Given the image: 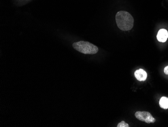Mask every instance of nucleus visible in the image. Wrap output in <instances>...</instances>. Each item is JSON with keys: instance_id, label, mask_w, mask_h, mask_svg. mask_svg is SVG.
<instances>
[{"instance_id": "6e6552de", "label": "nucleus", "mask_w": 168, "mask_h": 127, "mask_svg": "<svg viewBox=\"0 0 168 127\" xmlns=\"http://www.w3.org/2000/svg\"><path fill=\"white\" fill-rule=\"evenodd\" d=\"M164 73H165L167 75H168V65L165 67L164 70Z\"/></svg>"}, {"instance_id": "20e7f679", "label": "nucleus", "mask_w": 168, "mask_h": 127, "mask_svg": "<svg viewBox=\"0 0 168 127\" xmlns=\"http://www.w3.org/2000/svg\"><path fill=\"white\" fill-rule=\"evenodd\" d=\"M134 76L139 81H144L147 78V73L142 69H139L135 71Z\"/></svg>"}, {"instance_id": "f257e3e1", "label": "nucleus", "mask_w": 168, "mask_h": 127, "mask_svg": "<svg viewBox=\"0 0 168 127\" xmlns=\"http://www.w3.org/2000/svg\"><path fill=\"white\" fill-rule=\"evenodd\" d=\"M115 19L117 26L121 31H128L133 28L134 19L128 12L124 11L118 12L116 14Z\"/></svg>"}, {"instance_id": "f03ea898", "label": "nucleus", "mask_w": 168, "mask_h": 127, "mask_svg": "<svg viewBox=\"0 0 168 127\" xmlns=\"http://www.w3.org/2000/svg\"><path fill=\"white\" fill-rule=\"evenodd\" d=\"M73 48L77 51L85 54H95L98 52V48L88 42L79 41L73 44Z\"/></svg>"}, {"instance_id": "7ed1b4c3", "label": "nucleus", "mask_w": 168, "mask_h": 127, "mask_svg": "<svg viewBox=\"0 0 168 127\" xmlns=\"http://www.w3.org/2000/svg\"><path fill=\"white\" fill-rule=\"evenodd\" d=\"M135 117L139 121L147 124L154 123L156 121V119L148 111H137L135 113Z\"/></svg>"}, {"instance_id": "39448f33", "label": "nucleus", "mask_w": 168, "mask_h": 127, "mask_svg": "<svg viewBox=\"0 0 168 127\" xmlns=\"http://www.w3.org/2000/svg\"><path fill=\"white\" fill-rule=\"evenodd\" d=\"M157 38L158 41L160 42H166L168 38V32L166 29H161L158 31V34L157 35Z\"/></svg>"}, {"instance_id": "0eeeda50", "label": "nucleus", "mask_w": 168, "mask_h": 127, "mask_svg": "<svg viewBox=\"0 0 168 127\" xmlns=\"http://www.w3.org/2000/svg\"><path fill=\"white\" fill-rule=\"evenodd\" d=\"M129 125L125 123L124 121H121L120 123H119L117 125V127H129Z\"/></svg>"}, {"instance_id": "423d86ee", "label": "nucleus", "mask_w": 168, "mask_h": 127, "mask_svg": "<svg viewBox=\"0 0 168 127\" xmlns=\"http://www.w3.org/2000/svg\"><path fill=\"white\" fill-rule=\"evenodd\" d=\"M159 104L161 108L167 109L168 108V98L166 97H162L160 99Z\"/></svg>"}]
</instances>
